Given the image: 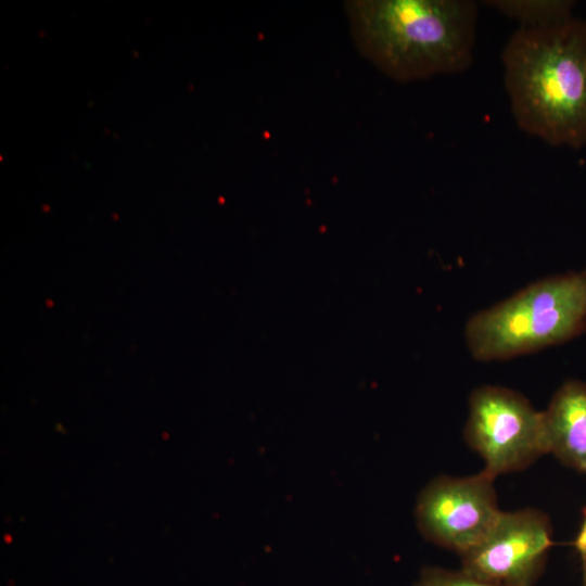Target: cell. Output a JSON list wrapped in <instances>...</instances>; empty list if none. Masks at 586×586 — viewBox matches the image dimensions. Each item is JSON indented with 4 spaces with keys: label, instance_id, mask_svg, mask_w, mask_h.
Returning <instances> with one entry per match:
<instances>
[{
    "label": "cell",
    "instance_id": "cell-1",
    "mask_svg": "<svg viewBox=\"0 0 586 586\" xmlns=\"http://www.w3.org/2000/svg\"><path fill=\"white\" fill-rule=\"evenodd\" d=\"M518 127L553 148L586 144V21L519 27L501 53Z\"/></svg>",
    "mask_w": 586,
    "mask_h": 586
},
{
    "label": "cell",
    "instance_id": "cell-2",
    "mask_svg": "<svg viewBox=\"0 0 586 586\" xmlns=\"http://www.w3.org/2000/svg\"><path fill=\"white\" fill-rule=\"evenodd\" d=\"M346 8L361 53L395 80L459 74L472 65L474 1L357 0Z\"/></svg>",
    "mask_w": 586,
    "mask_h": 586
},
{
    "label": "cell",
    "instance_id": "cell-3",
    "mask_svg": "<svg viewBox=\"0 0 586 586\" xmlns=\"http://www.w3.org/2000/svg\"><path fill=\"white\" fill-rule=\"evenodd\" d=\"M586 332V267L533 282L469 318L464 336L479 361L514 358Z\"/></svg>",
    "mask_w": 586,
    "mask_h": 586
},
{
    "label": "cell",
    "instance_id": "cell-4",
    "mask_svg": "<svg viewBox=\"0 0 586 586\" xmlns=\"http://www.w3.org/2000/svg\"><path fill=\"white\" fill-rule=\"evenodd\" d=\"M463 438L495 479L525 470L548 454L543 411L504 386L483 385L470 393Z\"/></svg>",
    "mask_w": 586,
    "mask_h": 586
},
{
    "label": "cell",
    "instance_id": "cell-5",
    "mask_svg": "<svg viewBox=\"0 0 586 586\" xmlns=\"http://www.w3.org/2000/svg\"><path fill=\"white\" fill-rule=\"evenodd\" d=\"M494 481L484 470L468 476L434 477L416 502L415 518L422 536L459 557L475 547L501 513Z\"/></svg>",
    "mask_w": 586,
    "mask_h": 586
},
{
    "label": "cell",
    "instance_id": "cell-6",
    "mask_svg": "<svg viewBox=\"0 0 586 586\" xmlns=\"http://www.w3.org/2000/svg\"><path fill=\"white\" fill-rule=\"evenodd\" d=\"M552 537V524L544 511H501L488 534L460 556V569L501 586H535L555 545Z\"/></svg>",
    "mask_w": 586,
    "mask_h": 586
},
{
    "label": "cell",
    "instance_id": "cell-7",
    "mask_svg": "<svg viewBox=\"0 0 586 586\" xmlns=\"http://www.w3.org/2000/svg\"><path fill=\"white\" fill-rule=\"evenodd\" d=\"M543 423L548 454L586 475V383L564 381L543 411Z\"/></svg>",
    "mask_w": 586,
    "mask_h": 586
},
{
    "label": "cell",
    "instance_id": "cell-8",
    "mask_svg": "<svg viewBox=\"0 0 586 586\" xmlns=\"http://www.w3.org/2000/svg\"><path fill=\"white\" fill-rule=\"evenodd\" d=\"M523 28H539L565 22L576 5L572 0H491L484 2Z\"/></svg>",
    "mask_w": 586,
    "mask_h": 586
},
{
    "label": "cell",
    "instance_id": "cell-9",
    "mask_svg": "<svg viewBox=\"0 0 586 586\" xmlns=\"http://www.w3.org/2000/svg\"><path fill=\"white\" fill-rule=\"evenodd\" d=\"M413 586H501L469 572L441 566H425Z\"/></svg>",
    "mask_w": 586,
    "mask_h": 586
},
{
    "label": "cell",
    "instance_id": "cell-10",
    "mask_svg": "<svg viewBox=\"0 0 586 586\" xmlns=\"http://www.w3.org/2000/svg\"><path fill=\"white\" fill-rule=\"evenodd\" d=\"M572 547L579 558L583 574V585L586 586V507L583 509V520L572 542Z\"/></svg>",
    "mask_w": 586,
    "mask_h": 586
},
{
    "label": "cell",
    "instance_id": "cell-11",
    "mask_svg": "<svg viewBox=\"0 0 586 586\" xmlns=\"http://www.w3.org/2000/svg\"><path fill=\"white\" fill-rule=\"evenodd\" d=\"M582 586H585V585H582Z\"/></svg>",
    "mask_w": 586,
    "mask_h": 586
}]
</instances>
